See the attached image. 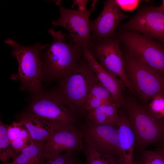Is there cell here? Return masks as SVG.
<instances>
[{
    "mask_svg": "<svg viewBox=\"0 0 164 164\" xmlns=\"http://www.w3.org/2000/svg\"><path fill=\"white\" fill-rule=\"evenodd\" d=\"M162 4L160 6L164 12V0H162Z\"/></svg>",
    "mask_w": 164,
    "mask_h": 164,
    "instance_id": "cell-29",
    "label": "cell"
},
{
    "mask_svg": "<svg viewBox=\"0 0 164 164\" xmlns=\"http://www.w3.org/2000/svg\"><path fill=\"white\" fill-rule=\"evenodd\" d=\"M120 43V39L115 36L111 39L94 41L87 47L103 68L118 77L125 87L135 95L125 72Z\"/></svg>",
    "mask_w": 164,
    "mask_h": 164,
    "instance_id": "cell-8",
    "label": "cell"
},
{
    "mask_svg": "<svg viewBox=\"0 0 164 164\" xmlns=\"http://www.w3.org/2000/svg\"><path fill=\"white\" fill-rule=\"evenodd\" d=\"M83 152L86 157L85 164H124L119 158L100 153L85 146Z\"/></svg>",
    "mask_w": 164,
    "mask_h": 164,
    "instance_id": "cell-20",
    "label": "cell"
},
{
    "mask_svg": "<svg viewBox=\"0 0 164 164\" xmlns=\"http://www.w3.org/2000/svg\"><path fill=\"white\" fill-rule=\"evenodd\" d=\"M84 55L94 71L99 81L111 94L118 108L123 106L125 97L123 92L125 87L117 77L103 68L94 58L87 46H82Z\"/></svg>",
    "mask_w": 164,
    "mask_h": 164,
    "instance_id": "cell-14",
    "label": "cell"
},
{
    "mask_svg": "<svg viewBox=\"0 0 164 164\" xmlns=\"http://www.w3.org/2000/svg\"><path fill=\"white\" fill-rule=\"evenodd\" d=\"M123 106L136 138L135 147L143 149L155 143L158 147L164 145V121L158 120L133 97H125Z\"/></svg>",
    "mask_w": 164,
    "mask_h": 164,
    "instance_id": "cell-5",
    "label": "cell"
},
{
    "mask_svg": "<svg viewBox=\"0 0 164 164\" xmlns=\"http://www.w3.org/2000/svg\"><path fill=\"white\" fill-rule=\"evenodd\" d=\"M147 109L154 117L164 121V96L158 95L153 98L149 103Z\"/></svg>",
    "mask_w": 164,
    "mask_h": 164,
    "instance_id": "cell-25",
    "label": "cell"
},
{
    "mask_svg": "<svg viewBox=\"0 0 164 164\" xmlns=\"http://www.w3.org/2000/svg\"><path fill=\"white\" fill-rule=\"evenodd\" d=\"M123 56L125 74L141 102L146 104L158 95L164 96L163 75L127 53Z\"/></svg>",
    "mask_w": 164,
    "mask_h": 164,
    "instance_id": "cell-6",
    "label": "cell"
},
{
    "mask_svg": "<svg viewBox=\"0 0 164 164\" xmlns=\"http://www.w3.org/2000/svg\"><path fill=\"white\" fill-rule=\"evenodd\" d=\"M118 109L115 103L102 105L87 112L85 119L96 125L118 127Z\"/></svg>",
    "mask_w": 164,
    "mask_h": 164,
    "instance_id": "cell-17",
    "label": "cell"
},
{
    "mask_svg": "<svg viewBox=\"0 0 164 164\" xmlns=\"http://www.w3.org/2000/svg\"><path fill=\"white\" fill-rule=\"evenodd\" d=\"M118 28L137 32L164 43V12L160 6H145Z\"/></svg>",
    "mask_w": 164,
    "mask_h": 164,
    "instance_id": "cell-11",
    "label": "cell"
},
{
    "mask_svg": "<svg viewBox=\"0 0 164 164\" xmlns=\"http://www.w3.org/2000/svg\"><path fill=\"white\" fill-rule=\"evenodd\" d=\"M118 125L119 143L121 159L124 164H134V152L136 138L126 114L118 109Z\"/></svg>",
    "mask_w": 164,
    "mask_h": 164,
    "instance_id": "cell-15",
    "label": "cell"
},
{
    "mask_svg": "<svg viewBox=\"0 0 164 164\" xmlns=\"http://www.w3.org/2000/svg\"><path fill=\"white\" fill-rule=\"evenodd\" d=\"M53 41L41 52L43 82L58 81L73 72L84 57L83 47L74 42L69 35L50 28Z\"/></svg>",
    "mask_w": 164,
    "mask_h": 164,
    "instance_id": "cell-1",
    "label": "cell"
},
{
    "mask_svg": "<svg viewBox=\"0 0 164 164\" xmlns=\"http://www.w3.org/2000/svg\"><path fill=\"white\" fill-rule=\"evenodd\" d=\"M120 8L124 10L132 11L136 8L140 1L139 0H115Z\"/></svg>",
    "mask_w": 164,
    "mask_h": 164,
    "instance_id": "cell-27",
    "label": "cell"
},
{
    "mask_svg": "<svg viewBox=\"0 0 164 164\" xmlns=\"http://www.w3.org/2000/svg\"><path fill=\"white\" fill-rule=\"evenodd\" d=\"M128 17L121 10L115 0L105 1L100 14L96 19L90 22L92 43L114 37L120 22Z\"/></svg>",
    "mask_w": 164,
    "mask_h": 164,
    "instance_id": "cell-13",
    "label": "cell"
},
{
    "mask_svg": "<svg viewBox=\"0 0 164 164\" xmlns=\"http://www.w3.org/2000/svg\"><path fill=\"white\" fill-rule=\"evenodd\" d=\"M128 55L157 72L164 74V46L155 39L134 31L117 28L115 34Z\"/></svg>",
    "mask_w": 164,
    "mask_h": 164,
    "instance_id": "cell-7",
    "label": "cell"
},
{
    "mask_svg": "<svg viewBox=\"0 0 164 164\" xmlns=\"http://www.w3.org/2000/svg\"><path fill=\"white\" fill-rule=\"evenodd\" d=\"M88 0H74L73 3L72 5L71 9L74 8L76 5L78 6V10L84 12L87 10L86 5Z\"/></svg>",
    "mask_w": 164,
    "mask_h": 164,
    "instance_id": "cell-28",
    "label": "cell"
},
{
    "mask_svg": "<svg viewBox=\"0 0 164 164\" xmlns=\"http://www.w3.org/2000/svg\"><path fill=\"white\" fill-rule=\"evenodd\" d=\"M16 117L18 121L27 128L34 142H44L49 138L54 130L53 126L50 123L24 110Z\"/></svg>",
    "mask_w": 164,
    "mask_h": 164,
    "instance_id": "cell-16",
    "label": "cell"
},
{
    "mask_svg": "<svg viewBox=\"0 0 164 164\" xmlns=\"http://www.w3.org/2000/svg\"><path fill=\"white\" fill-rule=\"evenodd\" d=\"M134 164H164V151L158 148L155 151H143L140 158Z\"/></svg>",
    "mask_w": 164,
    "mask_h": 164,
    "instance_id": "cell-22",
    "label": "cell"
},
{
    "mask_svg": "<svg viewBox=\"0 0 164 164\" xmlns=\"http://www.w3.org/2000/svg\"><path fill=\"white\" fill-rule=\"evenodd\" d=\"M29 94L28 105L23 110L42 118L54 129L81 124L79 116L65 105L55 89L43 87L39 92Z\"/></svg>",
    "mask_w": 164,
    "mask_h": 164,
    "instance_id": "cell-4",
    "label": "cell"
},
{
    "mask_svg": "<svg viewBox=\"0 0 164 164\" xmlns=\"http://www.w3.org/2000/svg\"><path fill=\"white\" fill-rule=\"evenodd\" d=\"M5 164H17L16 163H14L13 162H12V163H6Z\"/></svg>",
    "mask_w": 164,
    "mask_h": 164,
    "instance_id": "cell-31",
    "label": "cell"
},
{
    "mask_svg": "<svg viewBox=\"0 0 164 164\" xmlns=\"http://www.w3.org/2000/svg\"><path fill=\"white\" fill-rule=\"evenodd\" d=\"M113 103L115 104L111 94L98 81L90 90L84 107L85 114L92 109L102 105Z\"/></svg>",
    "mask_w": 164,
    "mask_h": 164,
    "instance_id": "cell-19",
    "label": "cell"
},
{
    "mask_svg": "<svg viewBox=\"0 0 164 164\" xmlns=\"http://www.w3.org/2000/svg\"><path fill=\"white\" fill-rule=\"evenodd\" d=\"M98 81L84 56L73 72L57 81L55 89L72 111L85 118V104L91 87Z\"/></svg>",
    "mask_w": 164,
    "mask_h": 164,
    "instance_id": "cell-3",
    "label": "cell"
},
{
    "mask_svg": "<svg viewBox=\"0 0 164 164\" xmlns=\"http://www.w3.org/2000/svg\"><path fill=\"white\" fill-rule=\"evenodd\" d=\"M46 164H85L79 158L78 153L64 152L56 155L49 159Z\"/></svg>",
    "mask_w": 164,
    "mask_h": 164,
    "instance_id": "cell-23",
    "label": "cell"
},
{
    "mask_svg": "<svg viewBox=\"0 0 164 164\" xmlns=\"http://www.w3.org/2000/svg\"><path fill=\"white\" fill-rule=\"evenodd\" d=\"M85 119L80 127L85 146L100 153L121 160L118 127L96 125Z\"/></svg>",
    "mask_w": 164,
    "mask_h": 164,
    "instance_id": "cell-10",
    "label": "cell"
},
{
    "mask_svg": "<svg viewBox=\"0 0 164 164\" xmlns=\"http://www.w3.org/2000/svg\"><path fill=\"white\" fill-rule=\"evenodd\" d=\"M80 124L54 129L50 137L44 142L46 162L52 156L64 152H84L85 145Z\"/></svg>",
    "mask_w": 164,
    "mask_h": 164,
    "instance_id": "cell-12",
    "label": "cell"
},
{
    "mask_svg": "<svg viewBox=\"0 0 164 164\" xmlns=\"http://www.w3.org/2000/svg\"><path fill=\"white\" fill-rule=\"evenodd\" d=\"M12 48L11 55L18 63V72L11 78L20 83L19 90L29 94L36 93L43 88V62L40 56L41 51L48 44L37 43L30 46L20 44L8 38L4 41Z\"/></svg>",
    "mask_w": 164,
    "mask_h": 164,
    "instance_id": "cell-2",
    "label": "cell"
},
{
    "mask_svg": "<svg viewBox=\"0 0 164 164\" xmlns=\"http://www.w3.org/2000/svg\"><path fill=\"white\" fill-rule=\"evenodd\" d=\"M8 125L0 121V159L6 162L13 159L16 156L8 139L7 131Z\"/></svg>",
    "mask_w": 164,
    "mask_h": 164,
    "instance_id": "cell-21",
    "label": "cell"
},
{
    "mask_svg": "<svg viewBox=\"0 0 164 164\" xmlns=\"http://www.w3.org/2000/svg\"><path fill=\"white\" fill-rule=\"evenodd\" d=\"M7 134L10 143L18 138H31L27 128L19 121L14 122L8 125Z\"/></svg>",
    "mask_w": 164,
    "mask_h": 164,
    "instance_id": "cell-24",
    "label": "cell"
},
{
    "mask_svg": "<svg viewBox=\"0 0 164 164\" xmlns=\"http://www.w3.org/2000/svg\"><path fill=\"white\" fill-rule=\"evenodd\" d=\"M97 0H93L91 7L82 12L73 9L64 8L61 1L55 2L59 7V18L52 22L55 26H60L66 29L69 35L75 43L82 46H87L92 43V36L90 27L89 17L96 9Z\"/></svg>",
    "mask_w": 164,
    "mask_h": 164,
    "instance_id": "cell-9",
    "label": "cell"
},
{
    "mask_svg": "<svg viewBox=\"0 0 164 164\" xmlns=\"http://www.w3.org/2000/svg\"><path fill=\"white\" fill-rule=\"evenodd\" d=\"M34 142L31 138H20L13 140L10 142V143L13 150L17 156L22 150L31 145Z\"/></svg>",
    "mask_w": 164,
    "mask_h": 164,
    "instance_id": "cell-26",
    "label": "cell"
},
{
    "mask_svg": "<svg viewBox=\"0 0 164 164\" xmlns=\"http://www.w3.org/2000/svg\"><path fill=\"white\" fill-rule=\"evenodd\" d=\"M158 148L161 149H162V150L163 151H164V145H163L162 146L160 147H158Z\"/></svg>",
    "mask_w": 164,
    "mask_h": 164,
    "instance_id": "cell-30",
    "label": "cell"
},
{
    "mask_svg": "<svg viewBox=\"0 0 164 164\" xmlns=\"http://www.w3.org/2000/svg\"><path fill=\"white\" fill-rule=\"evenodd\" d=\"M44 142H34L24 149L13 159L17 164H46Z\"/></svg>",
    "mask_w": 164,
    "mask_h": 164,
    "instance_id": "cell-18",
    "label": "cell"
}]
</instances>
